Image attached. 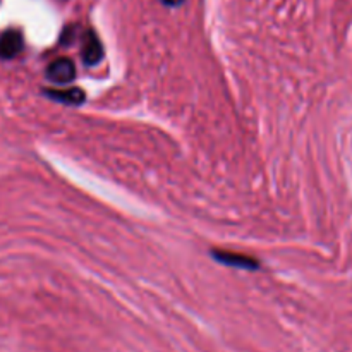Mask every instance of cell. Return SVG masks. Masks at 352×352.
I'll list each match as a JSON object with an SVG mask.
<instances>
[{
  "instance_id": "6da1fadb",
  "label": "cell",
  "mask_w": 352,
  "mask_h": 352,
  "mask_svg": "<svg viewBox=\"0 0 352 352\" xmlns=\"http://www.w3.org/2000/svg\"><path fill=\"white\" fill-rule=\"evenodd\" d=\"M76 74H78V71H76L74 62L67 57L55 58L47 67V78L57 85H67V82L74 81Z\"/></svg>"
},
{
  "instance_id": "5b68a950",
  "label": "cell",
  "mask_w": 352,
  "mask_h": 352,
  "mask_svg": "<svg viewBox=\"0 0 352 352\" xmlns=\"http://www.w3.org/2000/svg\"><path fill=\"white\" fill-rule=\"evenodd\" d=\"M45 95L48 98L55 100L64 105H81L86 100L85 91L81 88H69V89H45Z\"/></svg>"
},
{
  "instance_id": "3957f363",
  "label": "cell",
  "mask_w": 352,
  "mask_h": 352,
  "mask_svg": "<svg viewBox=\"0 0 352 352\" xmlns=\"http://www.w3.org/2000/svg\"><path fill=\"white\" fill-rule=\"evenodd\" d=\"M23 48H24L23 34H21L17 30H9L0 36V58L10 60V58L17 57V55L23 52Z\"/></svg>"
},
{
  "instance_id": "7a4b0ae2",
  "label": "cell",
  "mask_w": 352,
  "mask_h": 352,
  "mask_svg": "<svg viewBox=\"0 0 352 352\" xmlns=\"http://www.w3.org/2000/svg\"><path fill=\"white\" fill-rule=\"evenodd\" d=\"M82 62L86 65H96L103 58V45L98 34L88 30L82 34Z\"/></svg>"
},
{
  "instance_id": "8992f818",
  "label": "cell",
  "mask_w": 352,
  "mask_h": 352,
  "mask_svg": "<svg viewBox=\"0 0 352 352\" xmlns=\"http://www.w3.org/2000/svg\"><path fill=\"white\" fill-rule=\"evenodd\" d=\"M164 3H167V6H179V3L182 2V0H162Z\"/></svg>"
},
{
  "instance_id": "277c9868",
  "label": "cell",
  "mask_w": 352,
  "mask_h": 352,
  "mask_svg": "<svg viewBox=\"0 0 352 352\" xmlns=\"http://www.w3.org/2000/svg\"><path fill=\"white\" fill-rule=\"evenodd\" d=\"M213 256L220 263H226L229 267L236 268H246V270H256L260 267L256 260H253L251 256H244V254L230 253V251H213Z\"/></svg>"
}]
</instances>
